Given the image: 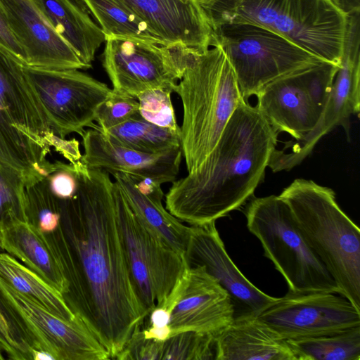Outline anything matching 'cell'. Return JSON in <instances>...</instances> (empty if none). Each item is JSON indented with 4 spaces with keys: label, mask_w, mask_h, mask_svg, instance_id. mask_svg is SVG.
I'll return each mask as SVG.
<instances>
[{
    "label": "cell",
    "mask_w": 360,
    "mask_h": 360,
    "mask_svg": "<svg viewBox=\"0 0 360 360\" xmlns=\"http://www.w3.org/2000/svg\"><path fill=\"white\" fill-rule=\"evenodd\" d=\"M76 195L61 200L65 219L60 252L69 291L64 298L74 314L116 359L148 313L131 278L118 224L114 182L103 169L73 165Z\"/></svg>",
    "instance_id": "cell-1"
},
{
    "label": "cell",
    "mask_w": 360,
    "mask_h": 360,
    "mask_svg": "<svg viewBox=\"0 0 360 360\" xmlns=\"http://www.w3.org/2000/svg\"><path fill=\"white\" fill-rule=\"evenodd\" d=\"M278 135L256 105L242 101L203 164L172 183L167 211L198 226L239 209L264 179Z\"/></svg>",
    "instance_id": "cell-2"
},
{
    "label": "cell",
    "mask_w": 360,
    "mask_h": 360,
    "mask_svg": "<svg viewBox=\"0 0 360 360\" xmlns=\"http://www.w3.org/2000/svg\"><path fill=\"white\" fill-rule=\"evenodd\" d=\"M179 80L174 92L183 105L181 148L189 173L203 164L245 99L219 46L202 51L193 49Z\"/></svg>",
    "instance_id": "cell-3"
},
{
    "label": "cell",
    "mask_w": 360,
    "mask_h": 360,
    "mask_svg": "<svg viewBox=\"0 0 360 360\" xmlns=\"http://www.w3.org/2000/svg\"><path fill=\"white\" fill-rule=\"evenodd\" d=\"M212 29L227 22L256 24L320 59L340 66L347 15L328 0H197Z\"/></svg>",
    "instance_id": "cell-4"
},
{
    "label": "cell",
    "mask_w": 360,
    "mask_h": 360,
    "mask_svg": "<svg viewBox=\"0 0 360 360\" xmlns=\"http://www.w3.org/2000/svg\"><path fill=\"white\" fill-rule=\"evenodd\" d=\"M23 66L0 51V164L29 184L58 169L48 157L61 155L67 140L51 128Z\"/></svg>",
    "instance_id": "cell-5"
},
{
    "label": "cell",
    "mask_w": 360,
    "mask_h": 360,
    "mask_svg": "<svg viewBox=\"0 0 360 360\" xmlns=\"http://www.w3.org/2000/svg\"><path fill=\"white\" fill-rule=\"evenodd\" d=\"M279 197L340 295L360 311V229L340 207L335 192L312 180L297 179Z\"/></svg>",
    "instance_id": "cell-6"
},
{
    "label": "cell",
    "mask_w": 360,
    "mask_h": 360,
    "mask_svg": "<svg viewBox=\"0 0 360 360\" xmlns=\"http://www.w3.org/2000/svg\"><path fill=\"white\" fill-rule=\"evenodd\" d=\"M245 214L249 231L260 241L264 256L283 276L288 290L340 295L338 285L304 238L290 207L279 195L252 197Z\"/></svg>",
    "instance_id": "cell-7"
},
{
    "label": "cell",
    "mask_w": 360,
    "mask_h": 360,
    "mask_svg": "<svg viewBox=\"0 0 360 360\" xmlns=\"http://www.w3.org/2000/svg\"><path fill=\"white\" fill-rule=\"evenodd\" d=\"M212 46H220L245 100L268 83L323 60L266 27L227 22L212 27Z\"/></svg>",
    "instance_id": "cell-8"
},
{
    "label": "cell",
    "mask_w": 360,
    "mask_h": 360,
    "mask_svg": "<svg viewBox=\"0 0 360 360\" xmlns=\"http://www.w3.org/2000/svg\"><path fill=\"white\" fill-rule=\"evenodd\" d=\"M113 194L131 278L149 314L162 304L187 264L183 254L136 217L115 181Z\"/></svg>",
    "instance_id": "cell-9"
},
{
    "label": "cell",
    "mask_w": 360,
    "mask_h": 360,
    "mask_svg": "<svg viewBox=\"0 0 360 360\" xmlns=\"http://www.w3.org/2000/svg\"><path fill=\"white\" fill-rule=\"evenodd\" d=\"M339 68L321 60L280 77L256 94V106L276 132L300 140L319 123Z\"/></svg>",
    "instance_id": "cell-10"
},
{
    "label": "cell",
    "mask_w": 360,
    "mask_h": 360,
    "mask_svg": "<svg viewBox=\"0 0 360 360\" xmlns=\"http://www.w3.org/2000/svg\"><path fill=\"white\" fill-rule=\"evenodd\" d=\"M193 49L120 37L105 39L103 65L112 91L136 98L152 89L175 91Z\"/></svg>",
    "instance_id": "cell-11"
},
{
    "label": "cell",
    "mask_w": 360,
    "mask_h": 360,
    "mask_svg": "<svg viewBox=\"0 0 360 360\" xmlns=\"http://www.w3.org/2000/svg\"><path fill=\"white\" fill-rule=\"evenodd\" d=\"M360 111V11L347 15L340 68L321 119L315 128L300 140L285 142L275 149L269 167L274 172L290 171L300 165L318 141L338 126L349 136L352 115Z\"/></svg>",
    "instance_id": "cell-12"
},
{
    "label": "cell",
    "mask_w": 360,
    "mask_h": 360,
    "mask_svg": "<svg viewBox=\"0 0 360 360\" xmlns=\"http://www.w3.org/2000/svg\"><path fill=\"white\" fill-rule=\"evenodd\" d=\"M49 125L58 136H82L93 127L97 111L112 94L108 86L79 70H48L23 66Z\"/></svg>",
    "instance_id": "cell-13"
},
{
    "label": "cell",
    "mask_w": 360,
    "mask_h": 360,
    "mask_svg": "<svg viewBox=\"0 0 360 360\" xmlns=\"http://www.w3.org/2000/svg\"><path fill=\"white\" fill-rule=\"evenodd\" d=\"M0 303L30 339L56 360H107L108 353L77 316L65 320L0 278Z\"/></svg>",
    "instance_id": "cell-14"
},
{
    "label": "cell",
    "mask_w": 360,
    "mask_h": 360,
    "mask_svg": "<svg viewBox=\"0 0 360 360\" xmlns=\"http://www.w3.org/2000/svg\"><path fill=\"white\" fill-rule=\"evenodd\" d=\"M257 316L285 340L330 335L360 326V311L347 298L323 291L288 290Z\"/></svg>",
    "instance_id": "cell-15"
},
{
    "label": "cell",
    "mask_w": 360,
    "mask_h": 360,
    "mask_svg": "<svg viewBox=\"0 0 360 360\" xmlns=\"http://www.w3.org/2000/svg\"><path fill=\"white\" fill-rule=\"evenodd\" d=\"M184 258L188 266H202L228 292L235 307V316L251 313L258 316L277 297L254 285L229 257L215 221L189 226Z\"/></svg>",
    "instance_id": "cell-16"
},
{
    "label": "cell",
    "mask_w": 360,
    "mask_h": 360,
    "mask_svg": "<svg viewBox=\"0 0 360 360\" xmlns=\"http://www.w3.org/2000/svg\"><path fill=\"white\" fill-rule=\"evenodd\" d=\"M184 287L171 311L172 336L184 331L217 335L235 317L228 292L202 266H186Z\"/></svg>",
    "instance_id": "cell-17"
},
{
    "label": "cell",
    "mask_w": 360,
    "mask_h": 360,
    "mask_svg": "<svg viewBox=\"0 0 360 360\" xmlns=\"http://www.w3.org/2000/svg\"><path fill=\"white\" fill-rule=\"evenodd\" d=\"M0 4L26 55V66L48 70L89 68L33 0H0Z\"/></svg>",
    "instance_id": "cell-18"
},
{
    "label": "cell",
    "mask_w": 360,
    "mask_h": 360,
    "mask_svg": "<svg viewBox=\"0 0 360 360\" xmlns=\"http://www.w3.org/2000/svg\"><path fill=\"white\" fill-rule=\"evenodd\" d=\"M81 136L84 151L81 160L89 168L151 179L161 185L176 180L183 156L181 148L147 153L112 143L98 129L85 130Z\"/></svg>",
    "instance_id": "cell-19"
},
{
    "label": "cell",
    "mask_w": 360,
    "mask_h": 360,
    "mask_svg": "<svg viewBox=\"0 0 360 360\" xmlns=\"http://www.w3.org/2000/svg\"><path fill=\"white\" fill-rule=\"evenodd\" d=\"M141 20L165 44L205 51L212 29L197 0H116Z\"/></svg>",
    "instance_id": "cell-20"
},
{
    "label": "cell",
    "mask_w": 360,
    "mask_h": 360,
    "mask_svg": "<svg viewBox=\"0 0 360 360\" xmlns=\"http://www.w3.org/2000/svg\"><path fill=\"white\" fill-rule=\"evenodd\" d=\"M215 342V360H297L287 341L251 313L236 316Z\"/></svg>",
    "instance_id": "cell-21"
},
{
    "label": "cell",
    "mask_w": 360,
    "mask_h": 360,
    "mask_svg": "<svg viewBox=\"0 0 360 360\" xmlns=\"http://www.w3.org/2000/svg\"><path fill=\"white\" fill-rule=\"evenodd\" d=\"M0 246L63 296L68 292L70 284L58 248L30 220L1 226Z\"/></svg>",
    "instance_id": "cell-22"
},
{
    "label": "cell",
    "mask_w": 360,
    "mask_h": 360,
    "mask_svg": "<svg viewBox=\"0 0 360 360\" xmlns=\"http://www.w3.org/2000/svg\"><path fill=\"white\" fill-rule=\"evenodd\" d=\"M59 35L89 68L96 50L105 41L82 0H33Z\"/></svg>",
    "instance_id": "cell-23"
},
{
    "label": "cell",
    "mask_w": 360,
    "mask_h": 360,
    "mask_svg": "<svg viewBox=\"0 0 360 360\" xmlns=\"http://www.w3.org/2000/svg\"><path fill=\"white\" fill-rule=\"evenodd\" d=\"M112 175L136 217L174 250L184 255L189 226L184 225L163 207L162 199L151 198L141 192L130 175L120 172Z\"/></svg>",
    "instance_id": "cell-24"
},
{
    "label": "cell",
    "mask_w": 360,
    "mask_h": 360,
    "mask_svg": "<svg viewBox=\"0 0 360 360\" xmlns=\"http://www.w3.org/2000/svg\"><path fill=\"white\" fill-rule=\"evenodd\" d=\"M0 278L55 315L68 321L77 317L62 293L17 259L2 252H0Z\"/></svg>",
    "instance_id": "cell-25"
},
{
    "label": "cell",
    "mask_w": 360,
    "mask_h": 360,
    "mask_svg": "<svg viewBox=\"0 0 360 360\" xmlns=\"http://www.w3.org/2000/svg\"><path fill=\"white\" fill-rule=\"evenodd\" d=\"M100 131L112 143L147 153L181 148L179 134L146 121L140 114L121 124Z\"/></svg>",
    "instance_id": "cell-26"
},
{
    "label": "cell",
    "mask_w": 360,
    "mask_h": 360,
    "mask_svg": "<svg viewBox=\"0 0 360 360\" xmlns=\"http://www.w3.org/2000/svg\"><path fill=\"white\" fill-rule=\"evenodd\" d=\"M286 341L297 360H360V326L330 335Z\"/></svg>",
    "instance_id": "cell-27"
},
{
    "label": "cell",
    "mask_w": 360,
    "mask_h": 360,
    "mask_svg": "<svg viewBox=\"0 0 360 360\" xmlns=\"http://www.w3.org/2000/svg\"><path fill=\"white\" fill-rule=\"evenodd\" d=\"M105 36L165 44L136 15L116 0H82Z\"/></svg>",
    "instance_id": "cell-28"
},
{
    "label": "cell",
    "mask_w": 360,
    "mask_h": 360,
    "mask_svg": "<svg viewBox=\"0 0 360 360\" xmlns=\"http://www.w3.org/2000/svg\"><path fill=\"white\" fill-rule=\"evenodd\" d=\"M25 184L20 173L0 164V227L29 220Z\"/></svg>",
    "instance_id": "cell-29"
},
{
    "label": "cell",
    "mask_w": 360,
    "mask_h": 360,
    "mask_svg": "<svg viewBox=\"0 0 360 360\" xmlns=\"http://www.w3.org/2000/svg\"><path fill=\"white\" fill-rule=\"evenodd\" d=\"M215 335L184 331L163 342L161 360H215Z\"/></svg>",
    "instance_id": "cell-30"
},
{
    "label": "cell",
    "mask_w": 360,
    "mask_h": 360,
    "mask_svg": "<svg viewBox=\"0 0 360 360\" xmlns=\"http://www.w3.org/2000/svg\"><path fill=\"white\" fill-rule=\"evenodd\" d=\"M172 91L167 89H152L138 94L139 113L146 121L167 129L181 136L171 98Z\"/></svg>",
    "instance_id": "cell-31"
},
{
    "label": "cell",
    "mask_w": 360,
    "mask_h": 360,
    "mask_svg": "<svg viewBox=\"0 0 360 360\" xmlns=\"http://www.w3.org/2000/svg\"><path fill=\"white\" fill-rule=\"evenodd\" d=\"M139 114L136 98L112 91V95L101 104L97 111L95 121L98 126L95 129L103 131L116 127Z\"/></svg>",
    "instance_id": "cell-32"
},
{
    "label": "cell",
    "mask_w": 360,
    "mask_h": 360,
    "mask_svg": "<svg viewBox=\"0 0 360 360\" xmlns=\"http://www.w3.org/2000/svg\"><path fill=\"white\" fill-rule=\"evenodd\" d=\"M163 342L145 338L140 329L128 340L116 359L161 360Z\"/></svg>",
    "instance_id": "cell-33"
},
{
    "label": "cell",
    "mask_w": 360,
    "mask_h": 360,
    "mask_svg": "<svg viewBox=\"0 0 360 360\" xmlns=\"http://www.w3.org/2000/svg\"><path fill=\"white\" fill-rule=\"evenodd\" d=\"M30 345L16 334L12 323L0 307V359L4 351L13 359H30Z\"/></svg>",
    "instance_id": "cell-34"
},
{
    "label": "cell",
    "mask_w": 360,
    "mask_h": 360,
    "mask_svg": "<svg viewBox=\"0 0 360 360\" xmlns=\"http://www.w3.org/2000/svg\"><path fill=\"white\" fill-rule=\"evenodd\" d=\"M46 179L51 192L59 199H71L77 193V174L70 163L63 162L58 169L47 176Z\"/></svg>",
    "instance_id": "cell-35"
},
{
    "label": "cell",
    "mask_w": 360,
    "mask_h": 360,
    "mask_svg": "<svg viewBox=\"0 0 360 360\" xmlns=\"http://www.w3.org/2000/svg\"><path fill=\"white\" fill-rule=\"evenodd\" d=\"M0 51L22 65H27L26 55L14 35L4 9L0 4Z\"/></svg>",
    "instance_id": "cell-36"
},
{
    "label": "cell",
    "mask_w": 360,
    "mask_h": 360,
    "mask_svg": "<svg viewBox=\"0 0 360 360\" xmlns=\"http://www.w3.org/2000/svg\"><path fill=\"white\" fill-rule=\"evenodd\" d=\"M345 15L360 11V0H328Z\"/></svg>",
    "instance_id": "cell-37"
},
{
    "label": "cell",
    "mask_w": 360,
    "mask_h": 360,
    "mask_svg": "<svg viewBox=\"0 0 360 360\" xmlns=\"http://www.w3.org/2000/svg\"><path fill=\"white\" fill-rule=\"evenodd\" d=\"M2 251H3V250H2V249H1V246H0V252H2Z\"/></svg>",
    "instance_id": "cell-38"
},
{
    "label": "cell",
    "mask_w": 360,
    "mask_h": 360,
    "mask_svg": "<svg viewBox=\"0 0 360 360\" xmlns=\"http://www.w3.org/2000/svg\"><path fill=\"white\" fill-rule=\"evenodd\" d=\"M184 1H188V0H184Z\"/></svg>",
    "instance_id": "cell-39"
}]
</instances>
